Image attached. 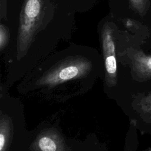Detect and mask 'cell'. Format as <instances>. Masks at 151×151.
Here are the masks:
<instances>
[{
  "label": "cell",
  "mask_w": 151,
  "mask_h": 151,
  "mask_svg": "<svg viewBox=\"0 0 151 151\" xmlns=\"http://www.w3.org/2000/svg\"><path fill=\"white\" fill-rule=\"evenodd\" d=\"M49 0H24L21 8L15 58L8 66L5 83L10 88L22 79L21 73L31 46L37 34L43 29Z\"/></svg>",
  "instance_id": "7a4b0ae2"
},
{
  "label": "cell",
  "mask_w": 151,
  "mask_h": 151,
  "mask_svg": "<svg viewBox=\"0 0 151 151\" xmlns=\"http://www.w3.org/2000/svg\"><path fill=\"white\" fill-rule=\"evenodd\" d=\"M10 34L8 28L2 24H0V51L2 52L8 45L9 41Z\"/></svg>",
  "instance_id": "9c48e42d"
},
{
  "label": "cell",
  "mask_w": 151,
  "mask_h": 151,
  "mask_svg": "<svg viewBox=\"0 0 151 151\" xmlns=\"http://www.w3.org/2000/svg\"><path fill=\"white\" fill-rule=\"evenodd\" d=\"M104 144L94 136L85 140L68 137L58 119L44 120L31 130L29 151H105Z\"/></svg>",
  "instance_id": "277c9868"
},
{
  "label": "cell",
  "mask_w": 151,
  "mask_h": 151,
  "mask_svg": "<svg viewBox=\"0 0 151 151\" xmlns=\"http://www.w3.org/2000/svg\"><path fill=\"white\" fill-rule=\"evenodd\" d=\"M9 89L1 83L0 151H29L31 130L27 129L24 105Z\"/></svg>",
  "instance_id": "3957f363"
},
{
  "label": "cell",
  "mask_w": 151,
  "mask_h": 151,
  "mask_svg": "<svg viewBox=\"0 0 151 151\" xmlns=\"http://www.w3.org/2000/svg\"><path fill=\"white\" fill-rule=\"evenodd\" d=\"M103 57L95 50L70 47L41 61L17 86L22 96L51 103H64L90 91L103 80Z\"/></svg>",
  "instance_id": "6da1fadb"
},
{
  "label": "cell",
  "mask_w": 151,
  "mask_h": 151,
  "mask_svg": "<svg viewBox=\"0 0 151 151\" xmlns=\"http://www.w3.org/2000/svg\"><path fill=\"white\" fill-rule=\"evenodd\" d=\"M6 0H1V18H6Z\"/></svg>",
  "instance_id": "30bf717a"
},
{
  "label": "cell",
  "mask_w": 151,
  "mask_h": 151,
  "mask_svg": "<svg viewBox=\"0 0 151 151\" xmlns=\"http://www.w3.org/2000/svg\"><path fill=\"white\" fill-rule=\"evenodd\" d=\"M117 56L129 65L133 80L142 82L151 79V55L129 47L119 52Z\"/></svg>",
  "instance_id": "8992f818"
},
{
  "label": "cell",
  "mask_w": 151,
  "mask_h": 151,
  "mask_svg": "<svg viewBox=\"0 0 151 151\" xmlns=\"http://www.w3.org/2000/svg\"><path fill=\"white\" fill-rule=\"evenodd\" d=\"M132 9L137 14L144 15L150 6L149 0H129Z\"/></svg>",
  "instance_id": "ba28073f"
},
{
  "label": "cell",
  "mask_w": 151,
  "mask_h": 151,
  "mask_svg": "<svg viewBox=\"0 0 151 151\" xmlns=\"http://www.w3.org/2000/svg\"><path fill=\"white\" fill-rule=\"evenodd\" d=\"M100 41L104 65L103 91L109 97L118 83V67L114 29L111 22L103 24L100 30Z\"/></svg>",
  "instance_id": "5b68a950"
},
{
  "label": "cell",
  "mask_w": 151,
  "mask_h": 151,
  "mask_svg": "<svg viewBox=\"0 0 151 151\" xmlns=\"http://www.w3.org/2000/svg\"><path fill=\"white\" fill-rule=\"evenodd\" d=\"M132 107L141 116L149 114L151 119V95L145 97H136L133 100Z\"/></svg>",
  "instance_id": "52a82bcc"
}]
</instances>
